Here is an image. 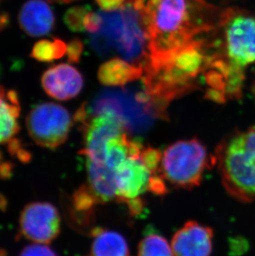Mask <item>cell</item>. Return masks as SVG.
<instances>
[{
	"instance_id": "6da1fadb",
	"label": "cell",
	"mask_w": 255,
	"mask_h": 256,
	"mask_svg": "<svg viewBox=\"0 0 255 256\" xmlns=\"http://www.w3.org/2000/svg\"><path fill=\"white\" fill-rule=\"evenodd\" d=\"M204 0H148L144 8L148 58L145 68H156L212 29Z\"/></svg>"
},
{
	"instance_id": "7a4b0ae2",
	"label": "cell",
	"mask_w": 255,
	"mask_h": 256,
	"mask_svg": "<svg viewBox=\"0 0 255 256\" xmlns=\"http://www.w3.org/2000/svg\"><path fill=\"white\" fill-rule=\"evenodd\" d=\"M144 8V0H126L116 12H100L102 28L89 36L92 49L100 56L118 54L131 62L147 59Z\"/></svg>"
},
{
	"instance_id": "3957f363",
	"label": "cell",
	"mask_w": 255,
	"mask_h": 256,
	"mask_svg": "<svg viewBox=\"0 0 255 256\" xmlns=\"http://www.w3.org/2000/svg\"><path fill=\"white\" fill-rule=\"evenodd\" d=\"M203 44L204 42L196 39L164 65L145 68V90L158 106L166 109L172 100L194 89L193 80L212 59L206 56Z\"/></svg>"
},
{
	"instance_id": "277c9868",
	"label": "cell",
	"mask_w": 255,
	"mask_h": 256,
	"mask_svg": "<svg viewBox=\"0 0 255 256\" xmlns=\"http://www.w3.org/2000/svg\"><path fill=\"white\" fill-rule=\"evenodd\" d=\"M214 157L228 194L241 202L255 200V127L224 138Z\"/></svg>"
},
{
	"instance_id": "5b68a950",
	"label": "cell",
	"mask_w": 255,
	"mask_h": 256,
	"mask_svg": "<svg viewBox=\"0 0 255 256\" xmlns=\"http://www.w3.org/2000/svg\"><path fill=\"white\" fill-rule=\"evenodd\" d=\"M162 155L158 150L142 144L116 170V200L126 204L134 215L142 210L140 198L145 192L164 195L168 192L162 174Z\"/></svg>"
},
{
	"instance_id": "8992f818",
	"label": "cell",
	"mask_w": 255,
	"mask_h": 256,
	"mask_svg": "<svg viewBox=\"0 0 255 256\" xmlns=\"http://www.w3.org/2000/svg\"><path fill=\"white\" fill-rule=\"evenodd\" d=\"M214 165V157L198 138L174 142L162 155L164 179L178 188L190 190L199 186L206 170Z\"/></svg>"
},
{
	"instance_id": "52a82bcc",
	"label": "cell",
	"mask_w": 255,
	"mask_h": 256,
	"mask_svg": "<svg viewBox=\"0 0 255 256\" xmlns=\"http://www.w3.org/2000/svg\"><path fill=\"white\" fill-rule=\"evenodd\" d=\"M26 126L29 136L36 144L55 150L68 140L72 118L65 107L45 102L34 106L29 112Z\"/></svg>"
},
{
	"instance_id": "ba28073f",
	"label": "cell",
	"mask_w": 255,
	"mask_h": 256,
	"mask_svg": "<svg viewBox=\"0 0 255 256\" xmlns=\"http://www.w3.org/2000/svg\"><path fill=\"white\" fill-rule=\"evenodd\" d=\"M224 42L227 60L231 65L243 70L255 62V18L246 14L224 12Z\"/></svg>"
},
{
	"instance_id": "9c48e42d",
	"label": "cell",
	"mask_w": 255,
	"mask_h": 256,
	"mask_svg": "<svg viewBox=\"0 0 255 256\" xmlns=\"http://www.w3.org/2000/svg\"><path fill=\"white\" fill-rule=\"evenodd\" d=\"M20 228L26 239L38 244H49L60 233V214L51 203H29L20 215Z\"/></svg>"
},
{
	"instance_id": "30bf717a",
	"label": "cell",
	"mask_w": 255,
	"mask_h": 256,
	"mask_svg": "<svg viewBox=\"0 0 255 256\" xmlns=\"http://www.w3.org/2000/svg\"><path fill=\"white\" fill-rule=\"evenodd\" d=\"M41 82L44 92L58 100L75 98L84 86V79L79 70L65 63L48 69L42 76Z\"/></svg>"
},
{
	"instance_id": "8fae6325",
	"label": "cell",
	"mask_w": 255,
	"mask_h": 256,
	"mask_svg": "<svg viewBox=\"0 0 255 256\" xmlns=\"http://www.w3.org/2000/svg\"><path fill=\"white\" fill-rule=\"evenodd\" d=\"M213 230L194 220L186 223L172 240L175 256H210L213 249Z\"/></svg>"
},
{
	"instance_id": "7c38bea8",
	"label": "cell",
	"mask_w": 255,
	"mask_h": 256,
	"mask_svg": "<svg viewBox=\"0 0 255 256\" xmlns=\"http://www.w3.org/2000/svg\"><path fill=\"white\" fill-rule=\"evenodd\" d=\"M18 22L29 36H46L55 27V15L45 0H28L20 10Z\"/></svg>"
},
{
	"instance_id": "4fadbf2b",
	"label": "cell",
	"mask_w": 255,
	"mask_h": 256,
	"mask_svg": "<svg viewBox=\"0 0 255 256\" xmlns=\"http://www.w3.org/2000/svg\"><path fill=\"white\" fill-rule=\"evenodd\" d=\"M20 112L17 92L0 86V144L11 142L20 132Z\"/></svg>"
},
{
	"instance_id": "5bb4252c",
	"label": "cell",
	"mask_w": 255,
	"mask_h": 256,
	"mask_svg": "<svg viewBox=\"0 0 255 256\" xmlns=\"http://www.w3.org/2000/svg\"><path fill=\"white\" fill-rule=\"evenodd\" d=\"M142 73V65L114 58L102 64L98 70V79L103 85L124 86L141 78Z\"/></svg>"
},
{
	"instance_id": "9a60e30c",
	"label": "cell",
	"mask_w": 255,
	"mask_h": 256,
	"mask_svg": "<svg viewBox=\"0 0 255 256\" xmlns=\"http://www.w3.org/2000/svg\"><path fill=\"white\" fill-rule=\"evenodd\" d=\"M92 244V256H128V247L124 237L118 232L96 229Z\"/></svg>"
},
{
	"instance_id": "2e32d148",
	"label": "cell",
	"mask_w": 255,
	"mask_h": 256,
	"mask_svg": "<svg viewBox=\"0 0 255 256\" xmlns=\"http://www.w3.org/2000/svg\"><path fill=\"white\" fill-rule=\"evenodd\" d=\"M68 51V45L60 39H44L34 44L32 58L42 62H49L62 58Z\"/></svg>"
},
{
	"instance_id": "e0dca14e",
	"label": "cell",
	"mask_w": 255,
	"mask_h": 256,
	"mask_svg": "<svg viewBox=\"0 0 255 256\" xmlns=\"http://www.w3.org/2000/svg\"><path fill=\"white\" fill-rule=\"evenodd\" d=\"M172 246L164 237L152 233L148 234L138 246V256H174Z\"/></svg>"
},
{
	"instance_id": "ac0fdd59",
	"label": "cell",
	"mask_w": 255,
	"mask_h": 256,
	"mask_svg": "<svg viewBox=\"0 0 255 256\" xmlns=\"http://www.w3.org/2000/svg\"><path fill=\"white\" fill-rule=\"evenodd\" d=\"M90 11L89 6H76L68 10L64 15V22L70 31L80 32L84 31V20Z\"/></svg>"
},
{
	"instance_id": "d6986e66",
	"label": "cell",
	"mask_w": 255,
	"mask_h": 256,
	"mask_svg": "<svg viewBox=\"0 0 255 256\" xmlns=\"http://www.w3.org/2000/svg\"><path fill=\"white\" fill-rule=\"evenodd\" d=\"M20 256H58L50 247L46 244H29L22 250Z\"/></svg>"
},
{
	"instance_id": "ffe728a7",
	"label": "cell",
	"mask_w": 255,
	"mask_h": 256,
	"mask_svg": "<svg viewBox=\"0 0 255 256\" xmlns=\"http://www.w3.org/2000/svg\"><path fill=\"white\" fill-rule=\"evenodd\" d=\"M102 17L100 12H93L90 11L84 20V28L86 31L90 34L100 31L102 25Z\"/></svg>"
},
{
	"instance_id": "44dd1931",
	"label": "cell",
	"mask_w": 255,
	"mask_h": 256,
	"mask_svg": "<svg viewBox=\"0 0 255 256\" xmlns=\"http://www.w3.org/2000/svg\"><path fill=\"white\" fill-rule=\"evenodd\" d=\"M83 44L82 40L78 38L73 39L68 44V60L72 63L79 62L83 52Z\"/></svg>"
},
{
	"instance_id": "7402d4cb",
	"label": "cell",
	"mask_w": 255,
	"mask_h": 256,
	"mask_svg": "<svg viewBox=\"0 0 255 256\" xmlns=\"http://www.w3.org/2000/svg\"><path fill=\"white\" fill-rule=\"evenodd\" d=\"M97 4L106 12H114L126 4V0H96Z\"/></svg>"
},
{
	"instance_id": "603a6c76",
	"label": "cell",
	"mask_w": 255,
	"mask_h": 256,
	"mask_svg": "<svg viewBox=\"0 0 255 256\" xmlns=\"http://www.w3.org/2000/svg\"><path fill=\"white\" fill-rule=\"evenodd\" d=\"M46 1H50V2H63V4H66V2H73V1H75V0H46Z\"/></svg>"
}]
</instances>
